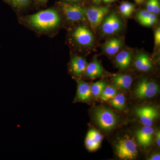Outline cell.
<instances>
[{"label": "cell", "mask_w": 160, "mask_h": 160, "mask_svg": "<svg viewBox=\"0 0 160 160\" xmlns=\"http://www.w3.org/2000/svg\"><path fill=\"white\" fill-rule=\"evenodd\" d=\"M27 22L36 29L42 31H48L58 26L61 18L57 10L49 9L31 15L28 18Z\"/></svg>", "instance_id": "6da1fadb"}, {"label": "cell", "mask_w": 160, "mask_h": 160, "mask_svg": "<svg viewBox=\"0 0 160 160\" xmlns=\"http://www.w3.org/2000/svg\"><path fill=\"white\" fill-rule=\"evenodd\" d=\"M96 122L101 129L109 131L114 129L118 125L117 115L111 109L106 107H97L93 111Z\"/></svg>", "instance_id": "7a4b0ae2"}, {"label": "cell", "mask_w": 160, "mask_h": 160, "mask_svg": "<svg viewBox=\"0 0 160 160\" xmlns=\"http://www.w3.org/2000/svg\"><path fill=\"white\" fill-rule=\"evenodd\" d=\"M115 149L117 155L121 159H133L138 153L137 145L134 140L126 137L116 143Z\"/></svg>", "instance_id": "3957f363"}, {"label": "cell", "mask_w": 160, "mask_h": 160, "mask_svg": "<svg viewBox=\"0 0 160 160\" xmlns=\"http://www.w3.org/2000/svg\"><path fill=\"white\" fill-rule=\"evenodd\" d=\"M61 8L68 21L72 22L84 21L86 18V8L77 4L62 2Z\"/></svg>", "instance_id": "277c9868"}, {"label": "cell", "mask_w": 160, "mask_h": 160, "mask_svg": "<svg viewBox=\"0 0 160 160\" xmlns=\"http://www.w3.org/2000/svg\"><path fill=\"white\" fill-rule=\"evenodd\" d=\"M159 90V88L156 83L151 80L143 79L137 86L135 94L140 99L151 98L158 94Z\"/></svg>", "instance_id": "5b68a950"}, {"label": "cell", "mask_w": 160, "mask_h": 160, "mask_svg": "<svg viewBox=\"0 0 160 160\" xmlns=\"http://www.w3.org/2000/svg\"><path fill=\"white\" fill-rule=\"evenodd\" d=\"M109 12V8L106 6H92L86 9V18L92 29H96L101 25Z\"/></svg>", "instance_id": "8992f818"}, {"label": "cell", "mask_w": 160, "mask_h": 160, "mask_svg": "<svg viewBox=\"0 0 160 160\" xmlns=\"http://www.w3.org/2000/svg\"><path fill=\"white\" fill-rule=\"evenodd\" d=\"M101 29L103 34L112 35L116 34L122 29V24L118 15L112 13L103 20L101 24Z\"/></svg>", "instance_id": "52a82bcc"}, {"label": "cell", "mask_w": 160, "mask_h": 160, "mask_svg": "<svg viewBox=\"0 0 160 160\" xmlns=\"http://www.w3.org/2000/svg\"><path fill=\"white\" fill-rule=\"evenodd\" d=\"M72 37L77 44L83 47H91L94 42L92 32L84 26L77 27L72 32Z\"/></svg>", "instance_id": "ba28073f"}, {"label": "cell", "mask_w": 160, "mask_h": 160, "mask_svg": "<svg viewBox=\"0 0 160 160\" xmlns=\"http://www.w3.org/2000/svg\"><path fill=\"white\" fill-rule=\"evenodd\" d=\"M135 113L143 126H152L159 116L158 109L152 106L138 107L135 109Z\"/></svg>", "instance_id": "9c48e42d"}, {"label": "cell", "mask_w": 160, "mask_h": 160, "mask_svg": "<svg viewBox=\"0 0 160 160\" xmlns=\"http://www.w3.org/2000/svg\"><path fill=\"white\" fill-rule=\"evenodd\" d=\"M102 136L96 129H91L88 132L85 139V146L89 151H95L99 148L102 141Z\"/></svg>", "instance_id": "30bf717a"}, {"label": "cell", "mask_w": 160, "mask_h": 160, "mask_svg": "<svg viewBox=\"0 0 160 160\" xmlns=\"http://www.w3.org/2000/svg\"><path fill=\"white\" fill-rule=\"evenodd\" d=\"M154 129L152 126H144L137 131L138 142L143 147L149 146L152 142Z\"/></svg>", "instance_id": "8fae6325"}, {"label": "cell", "mask_w": 160, "mask_h": 160, "mask_svg": "<svg viewBox=\"0 0 160 160\" xmlns=\"http://www.w3.org/2000/svg\"><path fill=\"white\" fill-rule=\"evenodd\" d=\"M88 64L85 58L74 55L70 61V71L73 75L80 76L85 72Z\"/></svg>", "instance_id": "7c38bea8"}, {"label": "cell", "mask_w": 160, "mask_h": 160, "mask_svg": "<svg viewBox=\"0 0 160 160\" xmlns=\"http://www.w3.org/2000/svg\"><path fill=\"white\" fill-rule=\"evenodd\" d=\"M92 96L90 85L82 80L78 82L77 90L75 102H89Z\"/></svg>", "instance_id": "4fadbf2b"}, {"label": "cell", "mask_w": 160, "mask_h": 160, "mask_svg": "<svg viewBox=\"0 0 160 160\" xmlns=\"http://www.w3.org/2000/svg\"><path fill=\"white\" fill-rule=\"evenodd\" d=\"M134 66L138 70L148 72L152 68V65L149 56L143 52L138 53L134 60Z\"/></svg>", "instance_id": "5bb4252c"}, {"label": "cell", "mask_w": 160, "mask_h": 160, "mask_svg": "<svg viewBox=\"0 0 160 160\" xmlns=\"http://www.w3.org/2000/svg\"><path fill=\"white\" fill-rule=\"evenodd\" d=\"M123 45L122 40L119 38H112L104 43L103 51L109 55L117 54L122 49Z\"/></svg>", "instance_id": "9a60e30c"}, {"label": "cell", "mask_w": 160, "mask_h": 160, "mask_svg": "<svg viewBox=\"0 0 160 160\" xmlns=\"http://www.w3.org/2000/svg\"><path fill=\"white\" fill-rule=\"evenodd\" d=\"M111 80L116 87L122 89H129L133 81L132 77L128 74H117Z\"/></svg>", "instance_id": "2e32d148"}, {"label": "cell", "mask_w": 160, "mask_h": 160, "mask_svg": "<svg viewBox=\"0 0 160 160\" xmlns=\"http://www.w3.org/2000/svg\"><path fill=\"white\" fill-rule=\"evenodd\" d=\"M115 58L117 66L121 69L128 68L131 62L132 54L129 50H124L118 52Z\"/></svg>", "instance_id": "e0dca14e"}, {"label": "cell", "mask_w": 160, "mask_h": 160, "mask_svg": "<svg viewBox=\"0 0 160 160\" xmlns=\"http://www.w3.org/2000/svg\"><path fill=\"white\" fill-rule=\"evenodd\" d=\"M84 73L87 77L94 79L102 75V68L97 60L94 59L91 62L88 64Z\"/></svg>", "instance_id": "ac0fdd59"}, {"label": "cell", "mask_w": 160, "mask_h": 160, "mask_svg": "<svg viewBox=\"0 0 160 160\" xmlns=\"http://www.w3.org/2000/svg\"><path fill=\"white\" fill-rule=\"evenodd\" d=\"M109 103L110 106L115 109L122 111L126 107V97L123 93H117L114 97L109 100Z\"/></svg>", "instance_id": "d6986e66"}, {"label": "cell", "mask_w": 160, "mask_h": 160, "mask_svg": "<svg viewBox=\"0 0 160 160\" xmlns=\"http://www.w3.org/2000/svg\"><path fill=\"white\" fill-rule=\"evenodd\" d=\"M117 93V90L114 86H106L99 98L101 101L106 102L111 100Z\"/></svg>", "instance_id": "ffe728a7"}, {"label": "cell", "mask_w": 160, "mask_h": 160, "mask_svg": "<svg viewBox=\"0 0 160 160\" xmlns=\"http://www.w3.org/2000/svg\"><path fill=\"white\" fill-rule=\"evenodd\" d=\"M106 86V82L103 80H101L93 83L90 86L92 96L95 98H99L101 93Z\"/></svg>", "instance_id": "44dd1931"}, {"label": "cell", "mask_w": 160, "mask_h": 160, "mask_svg": "<svg viewBox=\"0 0 160 160\" xmlns=\"http://www.w3.org/2000/svg\"><path fill=\"white\" fill-rule=\"evenodd\" d=\"M120 12L126 18L129 17L135 10V6L131 3L125 2L121 4L119 7Z\"/></svg>", "instance_id": "7402d4cb"}, {"label": "cell", "mask_w": 160, "mask_h": 160, "mask_svg": "<svg viewBox=\"0 0 160 160\" xmlns=\"http://www.w3.org/2000/svg\"><path fill=\"white\" fill-rule=\"evenodd\" d=\"M157 20L158 18L156 15L152 13L148 18L142 22H141V24L144 26H152L157 22Z\"/></svg>", "instance_id": "603a6c76"}, {"label": "cell", "mask_w": 160, "mask_h": 160, "mask_svg": "<svg viewBox=\"0 0 160 160\" xmlns=\"http://www.w3.org/2000/svg\"><path fill=\"white\" fill-rule=\"evenodd\" d=\"M151 12L147 11V10H142L139 11L137 14V18L140 23L147 19L152 14Z\"/></svg>", "instance_id": "cb8c5ba5"}, {"label": "cell", "mask_w": 160, "mask_h": 160, "mask_svg": "<svg viewBox=\"0 0 160 160\" xmlns=\"http://www.w3.org/2000/svg\"><path fill=\"white\" fill-rule=\"evenodd\" d=\"M15 7L23 8L29 4L30 0H8Z\"/></svg>", "instance_id": "d4e9b609"}, {"label": "cell", "mask_w": 160, "mask_h": 160, "mask_svg": "<svg viewBox=\"0 0 160 160\" xmlns=\"http://www.w3.org/2000/svg\"><path fill=\"white\" fill-rule=\"evenodd\" d=\"M155 44L157 46H159L160 44V28L158 27L156 30L154 34Z\"/></svg>", "instance_id": "484cf974"}, {"label": "cell", "mask_w": 160, "mask_h": 160, "mask_svg": "<svg viewBox=\"0 0 160 160\" xmlns=\"http://www.w3.org/2000/svg\"><path fill=\"white\" fill-rule=\"evenodd\" d=\"M154 2L155 0H149L146 4V10L151 13H153V8Z\"/></svg>", "instance_id": "4316f807"}, {"label": "cell", "mask_w": 160, "mask_h": 160, "mask_svg": "<svg viewBox=\"0 0 160 160\" xmlns=\"http://www.w3.org/2000/svg\"><path fill=\"white\" fill-rule=\"evenodd\" d=\"M160 6L158 0H155L154 6L153 8V13L155 14H158L160 13Z\"/></svg>", "instance_id": "83f0119b"}, {"label": "cell", "mask_w": 160, "mask_h": 160, "mask_svg": "<svg viewBox=\"0 0 160 160\" xmlns=\"http://www.w3.org/2000/svg\"><path fill=\"white\" fill-rule=\"evenodd\" d=\"M150 160H160V155L159 153H155L151 155L148 159Z\"/></svg>", "instance_id": "f1b7e54d"}, {"label": "cell", "mask_w": 160, "mask_h": 160, "mask_svg": "<svg viewBox=\"0 0 160 160\" xmlns=\"http://www.w3.org/2000/svg\"><path fill=\"white\" fill-rule=\"evenodd\" d=\"M156 142L158 146L159 147H160V131H158L156 132Z\"/></svg>", "instance_id": "f546056e"}, {"label": "cell", "mask_w": 160, "mask_h": 160, "mask_svg": "<svg viewBox=\"0 0 160 160\" xmlns=\"http://www.w3.org/2000/svg\"><path fill=\"white\" fill-rule=\"evenodd\" d=\"M102 0H92V2L96 5H99L100 3L102 2Z\"/></svg>", "instance_id": "4dcf8cb0"}, {"label": "cell", "mask_w": 160, "mask_h": 160, "mask_svg": "<svg viewBox=\"0 0 160 160\" xmlns=\"http://www.w3.org/2000/svg\"><path fill=\"white\" fill-rule=\"evenodd\" d=\"M146 0H134L135 2L136 3L138 4H142Z\"/></svg>", "instance_id": "1f68e13d"}, {"label": "cell", "mask_w": 160, "mask_h": 160, "mask_svg": "<svg viewBox=\"0 0 160 160\" xmlns=\"http://www.w3.org/2000/svg\"><path fill=\"white\" fill-rule=\"evenodd\" d=\"M105 3H110L112 2H114L116 0H102Z\"/></svg>", "instance_id": "d6a6232c"}, {"label": "cell", "mask_w": 160, "mask_h": 160, "mask_svg": "<svg viewBox=\"0 0 160 160\" xmlns=\"http://www.w3.org/2000/svg\"><path fill=\"white\" fill-rule=\"evenodd\" d=\"M65 1H69V2H77V1H79V0H65Z\"/></svg>", "instance_id": "836d02e7"}, {"label": "cell", "mask_w": 160, "mask_h": 160, "mask_svg": "<svg viewBox=\"0 0 160 160\" xmlns=\"http://www.w3.org/2000/svg\"><path fill=\"white\" fill-rule=\"evenodd\" d=\"M40 2H46L47 0H38Z\"/></svg>", "instance_id": "e575fe53"}]
</instances>
